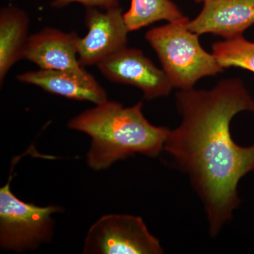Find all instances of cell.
<instances>
[{
  "mask_svg": "<svg viewBox=\"0 0 254 254\" xmlns=\"http://www.w3.org/2000/svg\"><path fill=\"white\" fill-rule=\"evenodd\" d=\"M213 55L222 68L240 67L254 73V43L243 36L214 43Z\"/></svg>",
  "mask_w": 254,
  "mask_h": 254,
  "instance_id": "obj_13",
  "label": "cell"
},
{
  "mask_svg": "<svg viewBox=\"0 0 254 254\" xmlns=\"http://www.w3.org/2000/svg\"><path fill=\"white\" fill-rule=\"evenodd\" d=\"M181 10L170 0H131L124 19L129 32L138 31L159 21L175 22L183 19Z\"/></svg>",
  "mask_w": 254,
  "mask_h": 254,
  "instance_id": "obj_12",
  "label": "cell"
},
{
  "mask_svg": "<svg viewBox=\"0 0 254 254\" xmlns=\"http://www.w3.org/2000/svg\"><path fill=\"white\" fill-rule=\"evenodd\" d=\"M188 17L147 31L145 38L155 50L173 88H193L200 78L223 71L215 56L205 51L199 35L187 27Z\"/></svg>",
  "mask_w": 254,
  "mask_h": 254,
  "instance_id": "obj_3",
  "label": "cell"
},
{
  "mask_svg": "<svg viewBox=\"0 0 254 254\" xmlns=\"http://www.w3.org/2000/svg\"><path fill=\"white\" fill-rule=\"evenodd\" d=\"M194 1L196 3H200V2H202V1H203V0H194Z\"/></svg>",
  "mask_w": 254,
  "mask_h": 254,
  "instance_id": "obj_15",
  "label": "cell"
},
{
  "mask_svg": "<svg viewBox=\"0 0 254 254\" xmlns=\"http://www.w3.org/2000/svg\"><path fill=\"white\" fill-rule=\"evenodd\" d=\"M142 107L141 102L125 108L107 100L68 122V128L91 137L90 168L100 171L136 153L155 158L163 151L170 128L151 125Z\"/></svg>",
  "mask_w": 254,
  "mask_h": 254,
  "instance_id": "obj_2",
  "label": "cell"
},
{
  "mask_svg": "<svg viewBox=\"0 0 254 254\" xmlns=\"http://www.w3.org/2000/svg\"><path fill=\"white\" fill-rule=\"evenodd\" d=\"M80 37L74 32L46 28L31 35L25 48L23 59L41 69L68 70L83 67L78 62Z\"/></svg>",
  "mask_w": 254,
  "mask_h": 254,
  "instance_id": "obj_10",
  "label": "cell"
},
{
  "mask_svg": "<svg viewBox=\"0 0 254 254\" xmlns=\"http://www.w3.org/2000/svg\"><path fill=\"white\" fill-rule=\"evenodd\" d=\"M200 14L187 23L196 34L212 33L225 40L242 36L254 24V0H203Z\"/></svg>",
  "mask_w": 254,
  "mask_h": 254,
  "instance_id": "obj_8",
  "label": "cell"
},
{
  "mask_svg": "<svg viewBox=\"0 0 254 254\" xmlns=\"http://www.w3.org/2000/svg\"><path fill=\"white\" fill-rule=\"evenodd\" d=\"M97 66L110 81L139 88L147 100L168 96L173 88L165 71L140 50L126 47Z\"/></svg>",
  "mask_w": 254,
  "mask_h": 254,
  "instance_id": "obj_7",
  "label": "cell"
},
{
  "mask_svg": "<svg viewBox=\"0 0 254 254\" xmlns=\"http://www.w3.org/2000/svg\"><path fill=\"white\" fill-rule=\"evenodd\" d=\"M12 177L0 189V246L16 252L36 250L49 242L54 232L57 205L41 207L20 200L11 190Z\"/></svg>",
  "mask_w": 254,
  "mask_h": 254,
  "instance_id": "obj_4",
  "label": "cell"
},
{
  "mask_svg": "<svg viewBox=\"0 0 254 254\" xmlns=\"http://www.w3.org/2000/svg\"><path fill=\"white\" fill-rule=\"evenodd\" d=\"M17 79L70 100L89 101L95 105L108 100L104 88L83 67L68 70L40 68L38 71L18 74Z\"/></svg>",
  "mask_w": 254,
  "mask_h": 254,
  "instance_id": "obj_9",
  "label": "cell"
},
{
  "mask_svg": "<svg viewBox=\"0 0 254 254\" xmlns=\"http://www.w3.org/2000/svg\"><path fill=\"white\" fill-rule=\"evenodd\" d=\"M73 2L80 3L86 8L97 7L103 9L119 6L118 0H53L52 6L55 8H63Z\"/></svg>",
  "mask_w": 254,
  "mask_h": 254,
  "instance_id": "obj_14",
  "label": "cell"
},
{
  "mask_svg": "<svg viewBox=\"0 0 254 254\" xmlns=\"http://www.w3.org/2000/svg\"><path fill=\"white\" fill-rule=\"evenodd\" d=\"M83 254H160V242L141 217L111 214L91 225L85 238Z\"/></svg>",
  "mask_w": 254,
  "mask_h": 254,
  "instance_id": "obj_5",
  "label": "cell"
},
{
  "mask_svg": "<svg viewBox=\"0 0 254 254\" xmlns=\"http://www.w3.org/2000/svg\"><path fill=\"white\" fill-rule=\"evenodd\" d=\"M176 105L181 124L170 129L164 150L190 179L215 237L240 204V180L254 172V143L237 144L230 131L237 114L254 113V99L242 80L231 78L208 91L180 90Z\"/></svg>",
  "mask_w": 254,
  "mask_h": 254,
  "instance_id": "obj_1",
  "label": "cell"
},
{
  "mask_svg": "<svg viewBox=\"0 0 254 254\" xmlns=\"http://www.w3.org/2000/svg\"><path fill=\"white\" fill-rule=\"evenodd\" d=\"M85 23L88 33L78 44V62L83 67L97 66L126 48L129 31L120 6L105 11L87 7Z\"/></svg>",
  "mask_w": 254,
  "mask_h": 254,
  "instance_id": "obj_6",
  "label": "cell"
},
{
  "mask_svg": "<svg viewBox=\"0 0 254 254\" xmlns=\"http://www.w3.org/2000/svg\"><path fill=\"white\" fill-rule=\"evenodd\" d=\"M29 18L16 6L0 11V82L1 86L11 68L23 59L28 38Z\"/></svg>",
  "mask_w": 254,
  "mask_h": 254,
  "instance_id": "obj_11",
  "label": "cell"
}]
</instances>
